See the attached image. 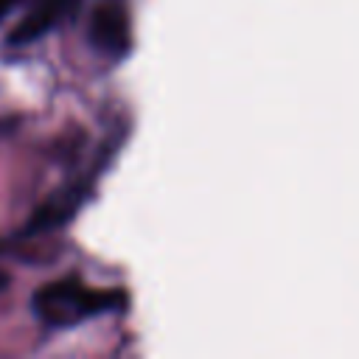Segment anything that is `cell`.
Segmentation results:
<instances>
[{"label":"cell","instance_id":"obj_4","mask_svg":"<svg viewBox=\"0 0 359 359\" xmlns=\"http://www.w3.org/2000/svg\"><path fill=\"white\" fill-rule=\"evenodd\" d=\"M87 196V182H76L70 188H62L59 194H53L25 224V233H45L53 227H62L84 202Z\"/></svg>","mask_w":359,"mask_h":359},{"label":"cell","instance_id":"obj_1","mask_svg":"<svg viewBox=\"0 0 359 359\" xmlns=\"http://www.w3.org/2000/svg\"><path fill=\"white\" fill-rule=\"evenodd\" d=\"M123 306L126 294L121 289H98L79 278L50 280L34 294V314L50 328H70Z\"/></svg>","mask_w":359,"mask_h":359},{"label":"cell","instance_id":"obj_3","mask_svg":"<svg viewBox=\"0 0 359 359\" xmlns=\"http://www.w3.org/2000/svg\"><path fill=\"white\" fill-rule=\"evenodd\" d=\"M90 42L112 59L123 56L129 50V17H126V11L115 3L98 6L90 17Z\"/></svg>","mask_w":359,"mask_h":359},{"label":"cell","instance_id":"obj_2","mask_svg":"<svg viewBox=\"0 0 359 359\" xmlns=\"http://www.w3.org/2000/svg\"><path fill=\"white\" fill-rule=\"evenodd\" d=\"M81 0H31L28 11L17 22V28L8 34V45H28L48 31H53L59 22H65Z\"/></svg>","mask_w":359,"mask_h":359},{"label":"cell","instance_id":"obj_6","mask_svg":"<svg viewBox=\"0 0 359 359\" xmlns=\"http://www.w3.org/2000/svg\"><path fill=\"white\" fill-rule=\"evenodd\" d=\"M6 283H8V275L0 269V289H6Z\"/></svg>","mask_w":359,"mask_h":359},{"label":"cell","instance_id":"obj_5","mask_svg":"<svg viewBox=\"0 0 359 359\" xmlns=\"http://www.w3.org/2000/svg\"><path fill=\"white\" fill-rule=\"evenodd\" d=\"M17 3H20V0H0V20H3V17H6Z\"/></svg>","mask_w":359,"mask_h":359}]
</instances>
